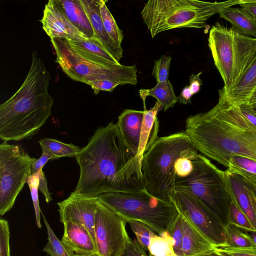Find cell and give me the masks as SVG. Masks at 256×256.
<instances>
[{
  "label": "cell",
  "mask_w": 256,
  "mask_h": 256,
  "mask_svg": "<svg viewBox=\"0 0 256 256\" xmlns=\"http://www.w3.org/2000/svg\"><path fill=\"white\" fill-rule=\"evenodd\" d=\"M42 154L41 156L38 159L34 158L31 168L32 174L38 172L50 160L58 159L56 156L44 148H42Z\"/></svg>",
  "instance_id": "obj_39"
},
{
  "label": "cell",
  "mask_w": 256,
  "mask_h": 256,
  "mask_svg": "<svg viewBox=\"0 0 256 256\" xmlns=\"http://www.w3.org/2000/svg\"><path fill=\"white\" fill-rule=\"evenodd\" d=\"M139 94L142 100L144 107L146 106V98L151 96L156 99L164 112L174 107L178 100V96L174 93L173 86L169 80L164 82H158L150 89H140Z\"/></svg>",
  "instance_id": "obj_25"
},
{
  "label": "cell",
  "mask_w": 256,
  "mask_h": 256,
  "mask_svg": "<svg viewBox=\"0 0 256 256\" xmlns=\"http://www.w3.org/2000/svg\"><path fill=\"white\" fill-rule=\"evenodd\" d=\"M39 182L40 176L39 172H38L37 173L32 174L28 178L26 184L28 185L34 204L36 224L39 228H41L40 214L42 212L39 205L38 196Z\"/></svg>",
  "instance_id": "obj_34"
},
{
  "label": "cell",
  "mask_w": 256,
  "mask_h": 256,
  "mask_svg": "<svg viewBox=\"0 0 256 256\" xmlns=\"http://www.w3.org/2000/svg\"><path fill=\"white\" fill-rule=\"evenodd\" d=\"M238 106L246 120L256 128V114L252 110V106L248 104H243Z\"/></svg>",
  "instance_id": "obj_43"
},
{
  "label": "cell",
  "mask_w": 256,
  "mask_h": 256,
  "mask_svg": "<svg viewBox=\"0 0 256 256\" xmlns=\"http://www.w3.org/2000/svg\"><path fill=\"white\" fill-rule=\"evenodd\" d=\"M246 231V230H245ZM250 238L256 246V231H246Z\"/></svg>",
  "instance_id": "obj_48"
},
{
  "label": "cell",
  "mask_w": 256,
  "mask_h": 256,
  "mask_svg": "<svg viewBox=\"0 0 256 256\" xmlns=\"http://www.w3.org/2000/svg\"><path fill=\"white\" fill-rule=\"evenodd\" d=\"M226 256L218 252H217L216 250L214 252L210 254H206L204 256Z\"/></svg>",
  "instance_id": "obj_49"
},
{
  "label": "cell",
  "mask_w": 256,
  "mask_h": 256,
  "mask_svg": "<svg viewBox=\"0 0 256 256\" xmlns=\"http://www.w3.org/2000/svg\"><path fill=\"white\" fill-rule=\"evenodd\" d=\"M120 84L118 82L106 80L95 82L90 86L94 90V94H97L100 90L112 92Z\"/></svg>",
  "instance_id": "obj_41"
},
{
  "label": "cell",
  "mask_w": 256,
  "mask_h": 256,
  "mask_svg": "<svg viewBox=\"0 0 256 256\" xmlns=\"http://www.w3.org/2000/svg\"><path fill=\"white\" fill-rule=\"evenodd\" d=\"M240 2V0H150L144 4L141 16L154 38L160 32L172 29L202 28L211 16Z\"/></svg>",
  "instance_id": "obj_4"
},
{
  "label": "cell",
  "mask_w": 256,
  "mask_h": 256,
  "mask_svg": "<svg viewBox=\"0 0 256 256\" xmlns=\"http://www.w3.org/2000/svg\"><path fill=\"white\" fill-rule=\"evenodd\" d=\"M226 171L238 174L256 184V160L239 156H231Z\"/></svg>",
  "instance_id": "obj_26"
},
{
  "label": "cell",
  "mask_w": 256,
  "mask_h": 256,
  "mask_svg": "<svg viewBox=\"0 0 256 256\" xmlns=\"http://www.w3.org/2000/svg\"><path fill=\"white\" fill-rule=\"evenodd\" d=\"M50 76L36 51L22 86L0 106V138L18 141L36 134L52 114L53 98L48 91Z\"/></svg>",
  "instance_id": "obj_3"
},
{
  "label": "cell",
  "mask_w": 256,
  "mask_h": 256,
  "mask_svg": "<svg viewBox=\"0 0 256 256\" xmlns=\"http://www.w3.org/2000/svg\"><path fill=\"white\" fill-rule=\"evenodd\" d=\"M66 18L86 38H96L90 20L80 0H55Z\"/></svg>",
  "instance_id": "obj_23"
},
{
  "label": "cell",
  "mask_w": 256,
  "mask_h": 256,
  "mask_svg": "<svg viewBox=\"0 0 256 256\" xmlns=\"http://www.w3.org/2000/svg\"><path fill=\"white\" fill-rule=\"evenodd\" d=\"M62 242L74 254L86 256H100L96 244L86 228L73 220L64 224Z\"/></svg>",
  "instance_id": "obj_16"
},
{
  "label": "cell",
  "mask_w": 256,
  "mask_h": 256,
  "mask_svg": "<svg viewBox=\"0 0 256 256\" xmlns=\"http://www.w3.org/2000/svg\"><path fill=\"white\" fill-rule=\"evenodd\" d=\"M65 40L74 50L86 59L108 66L120 64L96 38Z\"/></svg>",
  "instance_id": "obj_20"
},
{
  "label": "cell",
  "mask_w": 256,
  "mask_h": 256,
  "mask_svg": "<svg viewBox=\"0 0 256 256\" xmlns=\"http://www.w3.org/2000/svg\"><path fill=\"white\" fill-rule=\"evenodd\" d=\"M38 172L40 176L38 190H40L44 196L46 202L50 203L52 201V198L51 196L52 194L49 192L48 188L47 180L44 172L42 169Z\"/></svg>",
  "instance_id": "obj_42"
},
{
  "label": "cell",
  "mask_w": 256,
  "mask_h": 256,
  "mask_svg": "<svg viewBox=\"0 0 256 256\" xmlns=\"http://www.w3.org/2000/svg\"><path fill=\"white\" fill-rule=\"evenodd\" d=\"M42 148L54 154L58 158L62 157L76 158L81 148L73 144H66L54 138H46L39 141Z\"/></svg>",
  "instance_id": "obj_28"
},
{
  "label": "cell",
  "mask_w": 256,
  "mask_h": 256,
  "mask_svg": "<svg viewBox=\"0 0 256 256\" xmlns=\"http://www.w3.org/2000/svg\"><path fill=\"white\" fill-rule=\"evenodd\" d=\"M208 46L224 90L233 86L256 60V38L242 34L218 22L210 29Z\"/></svg>",
  "instance_id": "obj_6"
},
{
  "label": "cell",
  "mask_w": 256,
  "mask_h": 256,
  "mask_svg": "<svg viewBox=\"0 0 256 256\" xmlns=\"http://www.w3.org/2000/svg\"><path fill=\"white\" fill-rule=\"evenodd\" d=\"M168 198L179 212L186 216L216 248L226 246L225 226L188 188L175 186Z\"/></svg>",
  "instance_id": "obj_11"
},
{
  "label": "cell",
  "mask_w": 256,
  "mask_h": 256,
  "mask_svg": "<svg viewBox=\"0 0 256 256\" xmlns=\"http://www.w3.org/2000/svg\"><path fill=\"white\" fill-rule=\"evenodd\" d=\"M239 5L256 22V0H240Z\"/></svg>",
  "instance_id": "obj_45"
},
{
  "label": "cell",
  "mask_w": 256,
  "mask_h": 256,
  "mask_svg": "<svg viewBox=\"0 0 256 256\" xmlns=\"http://www.w3.org/2000/svg\"><path fill=\"white\" fill-rule=\"evenodd\" d=\"M94 29L96 38L103 47L118 62L123 55L120 45L114 41L106 34L103 26L100 14V0H80Z\"/></svg>",
  "instance_id": "obj_17"
},
{
  "label": "cell",
  "mask_w": 256,
  "mask_h": 256,
  "mask_svg": "<svg viewBox=\"0 0 256 256\" xmlns=\"http://www.w3.org/2000/svg\"><path fill=\"white\" fill-rule=\"evenodd\" d=\"M194 149L184 131L158 137L143 156L142 171L146 190L156 198L170 201L168 193L175 186L176 163Z\"/></svg>",
  "instance_id": "obj_5"
},
{
  "label": "cell",
  "mask_w": 256,
  "mask_h": 256,
  "mask_svg": "<svg viewBox=\"0 0 256 256\" xmlns=\"http://www.w3.org/2000/svg\"><path fill=\"white\" fill-rule=\"evenodd\" d=\"M50 42L56 56V62L74 81L90 86L106 80L118 82L121 86H134L138 83V70L135 65H104L83 57L64 39L52 38Z\"/></svg>",
  "instance_id": "obj_9"
},
{
  "label": "cell",
  "mask_w": 256,
  "mask_h": 256,
  "mask_svg": "<svg viewBox=\"0 0 256 256\" xmlns=\"http://www.w3.org/2000/svg\"><path fill=\"white\" fill-rule=\"evenodd\" d=\"M202 74V72H200L196 74H192L190 76L188 86L194 94L198 92L200 90L201 86L202 84V81L200 78Z\"/></svg>",
  "instance_id": "obj_44"
},
{
  "label": "cell",
  "mask_w": 256,
  "mask_h": 256,
  "mask_svg": "<svg viewBox=\"0 0 256 256\" xmlns=\"http://www.w3.org/2000/svg\"><path fill=\"white\" fill-rule=\"evenodd\" d=\"M10 236L8 222L1 218L0 220V256H10Z\"/></svg>",
  "instance_id": "obj_37"
},
{
  "label": "cell",
  "mask_w": 256,
  "mask_h": 256,
  "mask_svg": "<svg viewBox=\"0 0 256 256\" xmlns=\"http://www.w3.org/2000/svg\"><path fill=\"white\" fill-rule=\"evenodd\" d=\"M184 132L198 151L226 168L232 156L256 160V128L220 93L213 108L188 117Z\"/></svg>",
  "instance_id": "obj_2"
},
{
  "label": "cell",
  "mask_w": 256,
  "mask_h": 256,
  "mask_svg": "<svg viewBox=\"0 0 256 256\" xmlns=\"http://www.w3.org/2000/svg\"><path fill=\"white\" fill-rule=\"evenodd\" d=\"M76 158L80 174L74 191L81 194L146 190L142 159L126 146L116 124L98 128Z\"/></svg>",
  "instance_id": "obj_1"
},
{
  "label": "cell",
  "mask_w": 256,
  "mask_h": 256,
  "mask_svg": "<svg viewBox=\"0 0 256 256\" xmlns=\"http://www.w3.org/2000/svg\"><path fill=\"white\" fill-rule=\"evenodd\" d=\"M228 188L256 231V184L225 170Z\"/></svg>",
  "instance_id": "obj_15"
},
{
  "label": "cell",
  "mask_w": 256,
  "mask_h": 256,
  "mask_svg": "<svg viewBox=\"0 0 256 256\" xmlns=\"http://www.w3.org/2000/svg\"><path fill=\"white\" fill-rule=\"evenodd\" d=\"M106 0H100V14L104 29L108 36L118 44H122L124 35L115 19L108 10Z\"/></svg>",
  "instance_id": "obj_29"
},
{
  "label": "cell",
  "mask_w": 256,
  "mask_h": 256,
  "mask_svg": "<svg viewBox=\"0 0 256 256\" xmlns=\"http://www.w3.org/2000/svg\"><path fill=\"white\" fill-rule=\"evenodd\" d=\"M122 256H148L146 251L140 244L137 240L130 238L126 249Z\"/></svg>",
  "instance_id": "obj_38"
},
{
  "label": "cell",
  "mask_w": 256,
  "mask_h": 256,
  "mask_svg": "<svg viewBox=\"0 0 256 256\" xmlns=\"http://www.w3.org/2000/svg\"><path fill=\"white\" fill-rule=\"evenodd\" d=\"M250 106H252V108L254 112L256 114V104Z\"/></svg>",
  "instance_id": "obj_50"
},
{
  "label": "cell",
  "mask_w": 256,
  "mask_h": 256,
  "mask_svg": "<svg viewBox=\"0 0 256 256\" xmlns=\"http://www.w3.org/2000/svg\"><path fill=\"white\" fill-rule=\"evenodd\" d=\"M161 104L156 101L154 106L148 110H144V115L140 132L138 156L143 158L144 154L158 138L159 121L157 116L161 110Z\"/></svg>",
  "instance_id": "obj_22"
},
{
  "label": "cell",
  "mask_w": 256,
  "mask_h": 256,
  "mask_svg": "<svg viewBox=\"0 0 256 256\" xmlns=\"http://www.w3.org/2000/svg\"><path fill=\"white\" fill-rule=\"evenodd\" d=\"M41 214L48 234V242L44 247V251L50 256H72L74 252L58 239L42 212Z\"/></svg>",
  "instance_id": "obj_31"
},
{
  "label": "cell",
  "mask_w": 256,
  "mask_h": 256,
  "mask_svg": "<svg viewBox=\"0 0 256 256\" xmlns=\"http://www.w3.org/2000/svg\"><path fill=\"white\" fill-rule=\"evenodd\" d=\"M98 196L101 202L126 222L136 220L142 222L158 235L168 231L179 214L171 201L156 198L146 190L108 192Z\"/></svg>",
  "instance_id": "obj_7"
},
{
  "label": "cell",
  "mask_w": 256,
  "mask_h": 256,
  "mask_svg": "<svg viewBox=\"0 0 256 256\" xmlns=\"http://www.w3.org/2000/svg\"><path fill=\"white\" fill-rule=\"evenodd\" d=\"M181 214L183 224L182 256H202L214 252L216 247L201 233L186 216L182 214Z\"/></svg>",
  "instance_id": "obj_18"
},
{
  "label": "cell",
  "mask_w": 256,
  "mask_h": 256,
  "mask_svg": "<svg viewBox=\"0 0 256 256\" xmlns=\"http://www.w3.org/2000/svg\"><path fill=\"white\" fill-rule=\"evenodd\" d=\"M40 22L44 30L50 38L68 40L88 38L68 20L55 0H50L46 4Z\"/></svg>",
  "instance_id": "obj_14"
},
{
  "label": "cell",
  "mask_w": 256,
  "mask_h": 256,
  "mask_svg": "<svg viewBox=\"0 0 256 256\" xmlns=\"http://www.w3.org/2000/svg\"><path fill=\"white\" fill-rule=\"evenodd\" d=\"M72 256H82V255H78V254H73Z\"/></svg>",
  "instance_id": "obj_51"
},
{
  "label": "cell",
  "mask_w": 256,
  "mask_h": 256,
  "mask_svg": "<svg viewBox=\"0 0 256 256\" xmlns=\"http://www.w3.org/2000/svg\"><path fill=\"white\" fill-rule=\"evenodd\" d=\"M256 88V60L240 80L230 88L219 90L230 103L238 106L248 104L249 99Z\"/></svg>",
  "instance_id": "obj_21"
},
{
  "label": "cell",
  "mask_w": 256,
  "mask_h": 256,
  "mask_svg": "<svg viewBox=\"0 0 256 256\" xmlns=\"http://www.w3.org/2000/svg\"><path fill=\"white\" fill-rule=\"evenodd\" d=\"M34 158L20 145L4 142L0 144V215L13 207L16 198L28 178Z\"/></svg>",
  "instance_id": "obj_10"
},
{
  "label": "cell",
  "mask_w": 256,
  "mask_h": 256,
  "mask_svg": "<svg viewBox=\"0 0 256 256\" xmlns=\"http://www.w3.org/2000/svg\"><path fill=\"white\" fill-rule=\"evenodd\" d=\"M194 95L188 85L185 86L178 96L180 103L186 104L191 103V98Z\"/></svg>",
  "instance_id": "obj_46"
},
{
  "label": "cell",
  "mask_w": 256,
  "mask_h": 256,
  "mask_svg": "<svg viewBox=\"0 0 256 256\" xmlns=\"http://www.w3.org/2000/svg\"><path fill=\"white\" fill-rule=\"evenodd\" d=\"M126 222L122 217L98 200L94 235L100 256H122L124 254L130 238L126 230Z\"/></svg>",
  "instance_id": "obj_12"
},
{
  "label": "cell",
  "mask_w": 256,
  "mask_h": 256,
  "mask_svg": "<svg viewBox=\"0 0 256 256\" xmlns=\"http://www.w3.org/2000/svg\"><path fill=\"white\" fill-rule=\"evenodd\" d=\"M216 250L226 256H256V250L236 249L220 247L216 248Z\"/></svg>",
  "instance_id": "obj_40"
},
{
  "label": "cell",
  "mask_w": 256,
  "mask_h": 256,
  "mask_svg": "<svg viewBox=\"0 0 256 256\" xmlns=\"http://www.w3.org/2000/svg\"><path fill=\"white\" fill-rule=\"evenodd\" d=\"M144 110L126 109L118 116L116 123L128 148L137 156L140 140Z\"/></svg>",
  "instance_id": "obj_19"
},
{
  "label": "cell",
  "mask_w": 256,
  "mask_h": 256,
  "mask_svg": "<svg viewBox=\"0 0 256 256\" xmlns=\"http://www.w3.org/2000/svg\"><path fill=\"white\" fill-rule=\"evenodd\" d=\"M218 14L240 33L256 38V22L244 9L230 6L222 9Z\"/></svg>",
  "instance_id": "obj_24"
},
{
  "label": "cell",
  "mask_w": 256,
  "mask_h": 256,
  "mask_svg": "<svg viewBox=\"0 0 256 256\" xmlns=\"http://www.w3.org/2000/svg\"><path fill=\"white\" fill-rule=\"evenodd\" d=\"M99 200L98 196H86L74 190L66 199L58 202L60 222L63 224L71 220L84 226L95 244L94 222Z\"/></svg>",
  "instance_id": "obj_13"
},
{
  "label": "cell",
  "mask_w": 256,
  "mask_h": 256,
  "mask_svg": "<svg viewBox=\"0 0 256 256\" xmlns=\"http://www.w3.org/2000/svg\"><path fill=\"white\" fill-rule=\"evenodd\" d=\"M226 246L224 247L236 249L256 250L250 236L237 227L228 224L226 227Z\"/></svg>",
  "instance_id": "obj_27"
},
{
  "label": "cell",
  "mask_w": 256,
  "mask_h": 256,
  "mask_svg": "<svg viewBox=\"0 0 256 256\" xmlns=\"http://www.w3.org/2000/svg\"><path fill=\"white\" fill-rule=\"evenodd\" d=\"M229 192L231 199L229 209L228 224L246 231H255L248 218L238 206L230 190Z\"/></svg>",
  "instance_id": "obj_32"
},
{
  "label": "cell",
  "mask_w": 256,
  "mask_h": 256,
  "mask_svg": "<svg viewBox=\"0 0 256 256\" xmlns=\"http://www.w3.org/2000/svg\"><path fill=\"white\" fill-rule=\"evenodd\" d=\"M131 229L134 233L136 239L146 251H148L152 238L157 235L156 232L144 223L136 220H129Z\"/></svg>",
  "instance_id": "obj_33"
},
{
  "label": "cell",
  "mask_w": 256,
  "mask_h": 256,
  "mask_svg": "<svg viewBox=\"0 0 256 256\" xmlns=\"http://www.w3.org/2000/svg\"><path fill=\"white\" fill-rule=\"evenodd\" d=\"M256 104V88L253 92L252 94V95L249 99V100L248 102V104L252 105V104Z\"/></svg>",
  "instance_id": "obj_47"
},
{
  "label": "cell",
  "mask_w": 256,
  "mask_h": 256,
  "mask_svg": "<svg viewBox=\"0 0 256 256\" xmlns=\"http://www.w3.org/2000/svg\"><path fill=\"white\" fill-rule=\"evenodd\" d=\"M173 240L168 232L152 238L148 252L153 256H177L173 248Z\"/></svg>",
  "instance_id": "obj_30"
},
{
  "label": "cell",
  "mask_w": 256,
  "mask_h": 256,
  "mask_svg": "<svg viewBox=\"0 0 256 256\" xmlns=\"http://www.w3.org/2000/svg\"><path fill=\"white\" fill-rule=\"evenodd\" d=\"M172 60L170 56L163 55L154 61L152 74L156 82H164L168 80V72Z\"/></svg>",
  "instance_id": "obj_35"
},
{
  "label": "cell",
  "mask_w": 256,
  "mask_h": 256,
  "mask_svg": "<svg viewBox=\"0 0 256 256\" xmlns=\"http://www.w3.org/2000/svg\"><path fill=\"white\" fill-rule=\"evenodd\" d=\"M177 186L188 188L225 227L228 224L231 198L226 172L219 169L205 156L197 155L192 172L184 178L177 179L175 186Z\"/></svg>",
  "instance_id": "obj_8"
},
{
  "label": "cell",
  "mask_w": 256,
  "mask_h": 256,
  "mask_svg": "<svg viewBox=\"0 0 256 256\" xmlns=\"http://www.w3.org/2000/svg\"><path fill=\"white\" fill-rule=\"evenodd\" d=\"M168 232L173 240L174 252L177 256H182V242L183 237L182 218L179 212Z\"/></svg>",
  "instance_id": "obj_36"
}]
</instances>
